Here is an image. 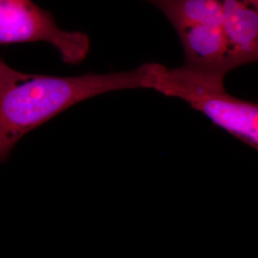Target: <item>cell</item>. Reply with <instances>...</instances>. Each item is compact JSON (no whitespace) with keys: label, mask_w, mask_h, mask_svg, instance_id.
I'll return each mask as SVG.
<instances>
[{"label":"cell","mask_w":258,"mask_h":258,"mask_svg":"<svg viewBox=\"0 0 258 258\" xmlns=\"http://www.w3.org/2000/svg\"><path fill=\"white\" fill-rule=\"evenodd\" d=\"M160 67L148 62L118 73L58 77L22 73L0 58V164L30 131L79 102L112 91L151 89Z\"/></svg>","instance_id":"6da1fadb"},{"label":"cell","mask_w":258,"mask_h":258,"mask_svg":"<svg viewBox=\"0 0 258 258\" xmlns=\"http://www.w3.org/2000/svg\"><path fill=\"white\" fill-rule=\"evenodd\" d=\"M224 80L223 75L198 71L184 65L172 69L162 65L151 89L187 102L213 124L257 149V104L227 92Z\"/></svg>","instance_id":"7a4b0ae2"},{"label":"cell","mask_w":258,"mask_h":258,"mask_svg":"<svg viewBox=\"0 0 258 258\" xmlns=\"http://www.w3.org/2000/svg\"><path fill=\"white\" fill-rule=\"evenodd\" d=\"M37 41L55 47L67 64L83 62L90 49L87 35L57 27L54 16L32 0H0V45Z\"/></svg>","instance_id":"3957f363"},{"label":"cell","mask_w":258,"mask_h":258,"mask_svg":"<svg viewBox=\"0 0 258 258\" xmlns=\"http://www.w3.org/2000/svg\"><path fill=\"white\" fill-rule=\"evenodd\" d=\"M184 48V66L223 75L237 68L221 23H197L175 26Z\"/></svg>","instance_id":"277c9868"},{"label":"cell","mask_w":258,"mask_h":258,"mask_svg":"<svg viewBox=\"0 0 258 258\" xmlns=\"http://www.w3.org/2000/svg\"><path fill=\"white\" fill-rule=\"evenodd\" d=\"M221 26L231 48L235 63L241 65L257 60V8L246 0L222 2Z\"/></svg>","instance_id":"5b68a950"},{"label":"cell","mask_w":258,"mask_h":258,"mask_svg":"<svg viewBox=\"0 0 258 258\" xmlns=\"http://www.w3.org/2000/svg\"><path fill=\"white\" fill-rule=\"evenodd\" d=\"M155 5L173 27L184 24L221 23L220 0H145Z\"/></svg>","instance_id":"8992f818"},{"label":"cell","mask_w":258,"mask_h":258,"mask_svg":"<svg viewBox=\"0 0 258 258\" xmlns=\"http://www.w3.org/2000/svg\"><path fill=\"white\" fill-rule=\"evenodd\" d=\"M249 4H250L251 6H253V7H255V8H257L258 7V0H246Z\"/></svg>","instance_id":"52a82bcc"},{"label":"cell","mask_w":258,"mask_h":258,"mask_svg":"<svg viewBox=\"0 0 258 258\" xmlns=\"http://www.w3.org/2000/svg\"><path fill=\"white\" fill-rule=\"evenodd\" d=\"M220 1H221V2H223V1H225V0H220Z\"/></svg>","instance_id":"ba28073f"}]
</instances>
